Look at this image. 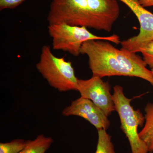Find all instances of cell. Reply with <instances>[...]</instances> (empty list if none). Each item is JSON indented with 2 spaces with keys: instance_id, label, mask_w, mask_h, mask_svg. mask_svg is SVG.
Returning a JSON list of instances; mask_svg holds the SVG:
<instances>
[{
  "instance_id": "5",
  "label": "cell",
  "mask_w": 153,
  "mask_h": 153,
  "mask_svg": "<svg viewBox=\"0 0 153 153\" xmlns=\"http://www.w3.org/2000/svg\"><path fill=\"white\" fill-rule=\"evenodd\" d=\"M48 28L49 36L52 38L53 49L68 52L74 56L80 54L82 44L89 40H104L116 44L121 43L120 38L117 35L100 37L94 35L85 27L62 23L49 25Z\"/></svg>"
},
{
  "instance_id": "2",
  "label": "cell",
  "mask_w": 153,
  "mask_h": 153,
  "mask_svg": "<svg viewBox=\"0 0 153 153\" xmlns=\"http://www.w3.org/2000/svg\"><path fill=\"white\" fill-rule=\"evenodd\" d=\"M119 15L117 0H52L47 20L109 32Z\"/></svg>"
},
{
  "instance_id": "7",
  "label": "cell",
  "mask_w": 153,
  "mask_h": 153,
  "mask_svg": "<svg viewBox=\"0 0 153 153\" xmlns=\"http://www.w3.org/2000/svg\"><path fill=\"white\" fill-rule=\"evenodd\" d=\"M101 78L93 76L89 79H78L77 91L81 97L91 100L108 117L115 111V106L109 82Z\"/></svg>"
},
{
  "instance_id": "10",
  "label": "cell",
  "mask_w": 153,
  "mask_h": 153,
  "mask_svg": "<svg viewBox=\"0 0 153 153\" xmlns=\"http://www.w3.org/2000/svg\"><path fill=\"white\" fill-rule=\"evenodd\" d=\"M53 142L51 137L39 135L35 139L27 140L26 146L19 153H45Z\"/></svg>"
},
{
  "instance_id": "13",
  "label": "cell",
  "mask_w": 153,
  "mask_h": 153,
  "mask_svg": "<svg viewBox=\"0 0 153 153\" xmlns=\"http://www.w3.org/2000/svg\"><path fill=\"white\" fill-rule=\"evenodd\" d=\"M142 54L143 59L147 66L148 65L152 68H153V41H151L140 48L138 52Z\"/></svg>"
},
{
  "instance_id": "12",
  "label": "cell",
  "mask_w": 153,
  "mask_h": 153,
  "mask_svg": "<svg viewBox=\"0 0 153 153\" xmlns=\"http://www.w3.org/2000/svg\"><path fill=\"white\" fill-rule=\"evenodd\" d=\"M27 140L17 139L7 143H0V153H19L25 148Z\"/></svg>"
},
{
  "instance_id": "15",
  "label": "cell",
  "mask_w": 153,
  "mask_h": 153,
  "mask_svg": "<svg viewBox=\"0 0 153 153\" xmlns=\"http://www.w3.org/2000/svg\"><path fill=\"white\" fill-rule=\"evenodd\" d=\"M138 1L143 7H153V0H138Z\"/></svg>"
},
{
  "instance_id": "9",
  "label": "cell",
  "mask_w": 153,
  "mask_h": 153,
  "mask_svg": "<svg viewBox=\"0 0 153 153\" xmlns=\"http://www.w3.org/2000/svg\"><path fill=\"white\" fill-rule=\"evenodd\" d=\"M145 112V125L139 135L151 153L153 152V102L147 103Z\"/></svg>"
},
{
  "instance_id": "3",
  "label": "cell",
  "mask_w": 153,
  "mask_h": 153,
  "mask_svg": "<svg viewBox=\"0 0 153 153\" xmlns=\"http://www.w3.org/2000/svg\"><path fill=\"white\" fill-rule=\"evenodd\" d=\"M36 67L49 85L58 91H77L78 79L71 62L66 61L64 57H56L49 46L42 47Z\"/></svg>"
},
{
  "instance_id": "1",
  "label": "cell",
  "mask_w": 153,
  "mask_h": 153,
  "mask_svg": "<svg viewBox=\"0 0 153 153\" xmlns=\"http://www.w3.org/2000/svg\"><path fill=\"white\" fill-rule=\"evenodd\" d=\"M80 54L88 57L93 76L139 77L153 86V74L139 55L123 48L119 49L104 40H92L82 44Z\"/></svg>"
},
{
  "instance_id": "4",
  "label": "cell",
  "mask_w": 153,
  "mask_h": 153,
  "mask_svg": "<svg viewBox=\"0 0 153 153\" xmlns=\"http://www.w3.org/2000/svg\"><path fill=\"white\" fill-rule=\"evenodd\" d=\"M114 102L120 119V128L128 140L131 153H148L144 143L139 135L138 128L145 123V117L140 110L134 109L131 99L125 95L123 88L119 85L114 87Z\"/></svg>"
},
{
  "instance_id": "6",
  "label": "cell",
  "mask_w": 153,
  "mask_h": 153,
  "mask_svg": "<svg viewBox=\"0 0 153 153\" xmlns=\"http://www.w3.org/2000/svg\"><path fill=\"white\" fill-rule=\"evenodd\" d=\"M119 1L130 9L140 23L139 33L120 43L122 48L136 53L140 48L153 41V13L141 5L138 0Z\"/></svg>"
},
{
  "instance_id": "17",
  "label": "cell",
  "mask_w": 153,
  "mask_h": 153,
  "mask_svg": "<svg viewBox=\"0 0 153 153\" xmlns=\"http://www.w3.org/2000/svg\"><path fill=\"white\" fill-rule=\"evenodd\" d=\"M153 153V152H152V153Z\"/></svg>"
},
{
  "instance_id": "8",
  "label": "cell",
  "mask_w": 153,
  "mask_h": 153,
  "mask_svg": "<svg viewBox=\"0 0 153 153\" xmlns=\"http://www.w3.org/2000/svg\"><path fill=\"white\" fill-rule=\"evenodd\" d=\"M65 116H77L87 120L98 130H106L110 126V122L104 112L91 100L81 97L71 102L63 109Z\"/></svg>"
},
{
  "instance_id": "14",
  "label": "cell",
  "mask_w": 153,
  "mask_h": 153,
  "mask_svg": "<svg viewBox=\"0 0 153 153\" xmlns=\"http://www.w3.org/2000/svg\"><path fill=\"white\" fill-rule=\"evenodd\" d=\"M25 0H0V10L15 8Z\"/></svg>"
},
{
  "instance_id": "16",
  "label": "cell",
  "mask_w": 153,
  "mask_h": 153,
  "mask_svg": "<svg viewBox=\"0 0 153 153\" xmlns=\"http://www.w3.org/2000/svg\"><path fill=\"white\" fill-rule=\"evenodd\" d=\"M151 71H152V72L153 74V68H152V69H151Z\"/></svg>"
},
{
  "instance_id": "11",
  "label": "cell",
  "mask_w": 153,
  "mask_h": 153,
  "mask_svg": "<svg viewBox=\"0 0 153 153\" xmlns=\"http://www.w3.org/2000/svg\"><path fill=\"white\" fill-rule=\"evenodd\" d=\"M98 131V140L95 153H116L111 141V137L106 130L101 129Z\"/></svg>"
}]
</instances>
